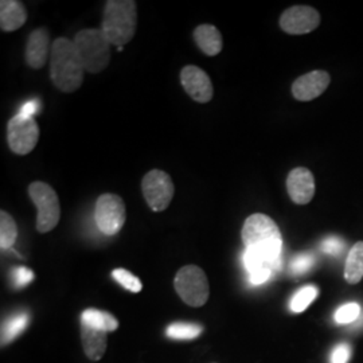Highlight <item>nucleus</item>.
Listing matches in <instances>:
<instances>
[{"label": "nucleus", "mask_w": 363, "mask_h": 363, "mask_svg": "<svg viewBox=\"0 0 363 363\" xmlns=\"http://www.w3.org/2000/svg\"><path fill=\"white\" fill-rule=\"evenodd\" d=\"M241 237L245 249L259 253L272 271L281 268L283 237L271 217L259 213L250 216L242 226Z\"/></svg>", "instance_id": "1"}, {"label": "nucleus", "mask_w": 363, "mask_h": 363, "mask_svg": "<svg viewBox=\"0 0 363 363\" xmlns=\"http://www.w3.org/2000/svg\"><path fill=\"white\" fill-rule=\"evenodd\" d=\"M85 72L74 40L64 37L55 39L50 49V77L54 86L64 93L78 91Z\"/></svg>", "instance_id": "2"}, {"label": "nucleus", "mask_w": 363, "mask_h": 363, "mask_svg": "<svg viewBox=\"0 0 363 363\" xmlns=\"http://www.w3.org/2000/svg\"><path fill=\"white\" fill-rule=\"evenodd\" d=\"M138 7L132 0H109L105 3L103 33L111 45L123 48L135 37Z\"/></svg>", "instance_id": "3"}, {"label": "nucleus", "mask_w": 363, "mask_h": 363, "mask_svg": "<svg viewBox=\"0 0 363 363\" xmlns=\"http://www.w3.org/2000/svg\"><path fill=\"white\" fill-rule=\"evenodd\" d=\"M73 40L88 73L97 74L109 65L112 45L105 37L101 28L81 30Z\"/></svg>", "instance_id": "4"}, {"label": "nucleus", "mask_w": 363, "mask_h": 363, "mask_svg": "<svg viewBox=\"0 0 363 363\" xmlns=\"http://www.w3.org/2000/svg\"><path fill=\"white\" fill-rule=\"evenodd\" d=\"M28 194L37 206V230L49 233L58 225L61 206L58 195L52 186L43 182H34L28 186Z\"/></svg>", "instance_id": "5"}, {"label": "nucleus", "mask_w": 363, "mask_h": 363, "mask_svg": "<svg viewBox=\"0 0 363 363\" xmlns=\"http://www.w3.org/2000/svg\"><path fill=\"white\" fill-rule=\"evenodd\" d=\"M175 291L190 307H202L208 301L210 288L205 272L196 265H186L175 276Z\"/></svg>", "instance_id": "6"}, {"label": "nucleus", "mask_w": 363, "mask_h": 363, "mask_svg": "<svg viewBox=\"0 0 363 363\" xmlns=\"http://www.w3.org/2000/svg\"><path fill=\"white\" fill-rule=\"evenodd\" d=\"M94 218L99 229L106 235H115L125 223V205L116 194H103L96 202Z\"/></svg>", "instance_id": "7"}, {"label": "nucleus", "mask_w": 363, "mask_h": 363, "mask_svg": "<svg viewBox=\"0 0 363 363\" xmlns=\"http://www.w3.org/2000/svg\"><path fill=\"white\" fill-rule=\"evenodd\" d=\"M142 189L148 206L154 211H163L169 208L175 193L171 177L162 169L150 171L143 178Z\"/></svg>", "instance_id": "8"}, {"label": "nucleus", "mask_w": 363, "mask_h": 363, "mask_svg": "<svg viewBox=\"0 0 363 363\" xmlns=\"http://www.w3.org/2000/svg\"><path fill=\"white\" fill-rule=\"evenodd\" d=\"M7 140L13 154H30L39 140V127L34 117L13 116L7 127Z\"/></svg>", "instance_id": "9"}, {"label": "nucleus", "mask_w": 363, "mask_h": 363, "mask_svg": "<svg viewBox=\"0 0 363 363\" xmlns=\"http://www.w3.org/2000/svg\"><path fill=\"white\" fill-rule=\"evenodd\" d=\"M320 23L319 13L308 6H294L283 13L280 27L292 35H303L313 31Z\"/></svg>", "instance_id": "10"}, {"label": "nucleus", "mask_w": 363, "mask_h": 363, "mask_svg": "<svg viewBox=\"0 0 363 363\" xmlns=\"http://www.w3.org/2000/svg\"><path fill=\"white\" fill-rule=\"evenodd\" d=\"M181 81L186 93L196 103L205 104L213 99L214 89L211 79L198 66H186L181 72Z\"/></svg>", "instance_id": "11"}, {"label": "nucleus", "mask_w": 363, "mask_h": 363, "mask_svg": "<svg viewBox=\"0 0 363 363\" xmlns=\"http://www.w3.org/2000/svg\"><path fill=\"white\" fill-rule=\"evenodd\" d=\"M330 81V74L325 70H313L294 82L292 94L298 101H311L325 93Z\"/></svg>", "instance_id": "12"}, {"label": "nucleus", "mask_w": 363, "mask_h": 363, "mask_svg": "<svg viewBox=\"0 0 363 363\" xmlns=\"http://www.w3.org/2000/svg\"><path fill=\"white\" fill-rule=\"evenodd\" d=\"M286 190L295 203H310L315 195V178L311 171L304 167L292 169L286 178Z\"/></svg>", "instance_id": "13"}, {"label": "nucleus", "mask_w": 363, "mask_h": 363, "mask_svg": "<svg viewBox=\"0 0 363 363\" xmlns=\"http://www.w3.org/2000/svg\"><path fill=\"white\" fill-rule=\"evenodd\" d=\"M49 43L50 35L45 27L34 30L27 40V65L31 66L33 69H42L46 65L49 57Z\"/></svg>", "instance_id": "14"}, {"label": "nucleus", "mask_w": 363, "mask_h": 363, "mask_svg": "<svg viewBox=\"0 0 363 363\" xmlns=\"http://www.w3.org/2000/svg\"><path fill=\"white\" fill-rule=\"evenodd\" d=\"M25 6L16 0L0 1V28L3 31H15L26 23Z\"/></svg>", "instance_id": "15"}, {"label": "nucleus", "mask_w": 363, "mask_h": 363, "mask_svg": "<svg viewBox=\"0 0 363 363\" xmlns=\"http://www.w3.org/2000/svg\"><path fill=\"white\" fill-rule=\"evenodd\" d=\"M194 39L198 48L206 55L214 57L222 50V35L218 28L213 25H201L194 31Z\"/></svg>", "instance_id": "16"}, {"label": "nucleus", "mask_w": 363, "mask_h": 363, "mask_svg": "<svg viewBox=\"0 0 363 363\" xmlns=\"http://www.w3.org/2000/svg\"><path fill=\"white\" fill-rule=\"evenodd\" d=\"M81 337L88 358L91 361H100L106 350V333L82 325Z\"/></svg>", "instance_id": "17"}, {"label": "nucleus", "mask_w": 363, "mask_h": 363, "mask_svg": "<svg viewBox=\"0 0 363 363\" xmlns=\"http://www.w3.org/2000/svg\"><path fill=\"white\" fill-rule=\"evenodd\" d=\"M81 325L89 327L93 330L111 333L118 327L116 318L108 312L100 311L96 308H88L81 315Z\"/></svg>", "instance_id": "18"}, {"label": "nucleus", "mask_w": 363, "mask_h": 363, "mask_svg": "<svg viewBox=\"0 0 363 363\" xmlns=\"http://www.w3.org/2000/svg\"><path fill=\"white\" fill-rule=\"evenodd\" d=\"M345 277L347 283L358 284L363 279V241L357 242L351 247L350 253L346 259Z\"/></svg>", "instance_id": "19"}, {"label": "nucleus", "mask_w": 363, "mask_h": 363, "mask_svg": "<svg viewBox=\"0 0 363 363\" xmlns=\"http://www.w3.org/2000/svg\"><path fill=\"white\" fill-rule=\"evenodd\" d=\"M30 322V316L27 312H18L9 318L1 327V343H10L13 339L19 337L25 330Z\"/></svg>", "instance_id": "20"}, {"label": "nucleus", "mask_w": 363, "mask_h": 363, "mask_svg": "<svg viewBox=\"0 0 363 363\" xmlns=\"http://www.w3.org/2000/svg\"><path fill=\"white\" fill-rule=\"evenodd\" d=\"M18 237V228L13 217L4 210L0 211V247L9 249L13 245Z\"/></svg>", "instance_id": "21"}, {"label": "nucleus", "mask_w": 363, "mask_h": 363, "mask_svg": "<svg viewBox=\"0 0 363 363\" xmlns=\"http://www.w3.org/2000/svg\"><path fill=\"white\" fill-rule=\"evenodd\" d=\"M202 325L195 323H174L166 330V335L175 340H191L202 334Z\"/></svg>", "instance_id": "22"}, {"label": "nucleus", "mask_w": 363, "mask_h": 363, "mask_svg": "<svg viewBox=\"0 0 363 363\" xmlns=\"http://www.w3.org/2000/svg\"><path fill=\"white\" fill-rule=\"evenodd\" d=\"M319 294L318 288L313 286H303L295 294V296L291 300V310L294 312H303L308 308V306L316 298Z\"/></svg>", "instance_id": "23"}, {"label": "nucleus", "mask_w": 363, "mask_h": 363, "mask_svg": "<svg viewBox=\"0 0 363 363\" xmlns=\"http://www.w3.org/2000/svg\"><path fill=\"white\" fill-rule=\"evenodd\" d=\"M362 315L361 306L357 303H347L337 308L334 319L337 325H354Z\"/></svg>", "instance_id": "24"}, {"label": "nucleus", "mask_w": 363, "mask_h": 363, "mask_svg": "<svg viewBox=\"0 0 363 363\" xmlns=\"http://www.w3.org/2000/svg\"><path fill=\"white\" fill-rule=\"evenodd\" d=\"M112 277L116 280L117 283L130 292H140L142 291V281L133 274L128 272L127 269H115L112 272Z\"/></svg>", "instance_id": "25"}, {"label": "nucleus", "mask_w": 363, "mask_h": 363, "mask_svg": "<svg viewBox=\"0 0 363 363\" xmlns=\"http://www.w3.org/2000/svg\"><path fill=\"white\" fill-rule=\"evenodd\" d=\"M315 264V257L312 256L311 253H300L298 256H295L292 261H291V272L294 274H304L308 272Z\"/></svg>", "instance_id": "26"}, {"label": "nucleus", "mask_w": 363, "mask_h": 363, "mask_svg": "<svg viewBox=\"0 0 363 363\" xmlns=\"http://www.w3.org/2000/svg\"><path fill=\"white\" fill-rule=\"evenodd\" d=\"M322 252L325 255H330V256H339L342 255L343 249H345V242L342 238L335 237V235H331V237H327L325 241L322 242L320 245Z\"/></svg>", "instance_id": "27"}, {"label": "nucleus", "mask_w": 363, "mask_h": 363, "mask_svg": "<svg viewBox=\"0 0 363 363\" xmlns=\"http://www.w3.org/2000/svg\"><path fill=\"white\" fill-rule=\"evenodd\" d=\"M351 358V347L349 343H339L330 357V363H349Z\"/></svg>", "instance_id": "28"}, {"label": "nucleus", "mask_w": 363, "mask_h": 363, "mask_svg": "<svg viewBox=\"0 0 363 363\" xmlns=\"http://www.w3.org/2000/svg\"><path fill=\"white\" fill-rule=\"evenodd\" d=\"M13 284L21 288V286H28L33 281L34 273L26 267H19V268L13 269Z\"/></svg>", "instance_id": "29"}, {"label": "nucleus", "mask_w": 363, "mask_h": 363, "mask_svg": "<svg viewBox=\"0 0 363 363\" xmlns=\"http://www.w3.org/2000/svg\"><path fill=\"white\" fill-rule=\"evenodd\" d=\"M271 274H272L271 269H262L259 272L252 273V274H249V283L252 286H261L269 280Z\"/></svg>", "instance_id": "30"}, {"label": "nucleus", "mask_w": 363, "mask_h": 363, "mask_svg": "<svg viewBox=\"0 0 363 363\" xmlns=\"http://www.w3.org/2000/svg\"><path fill=\"white\" fill-rule=\"evenodd\" d=\"M39 111V101L37 100H33V101H27L25 104L21 106L19 109V113L22 117H33L34 115H37V112Z\"/></svg>", "instance_id": "31"}]
</instances>
